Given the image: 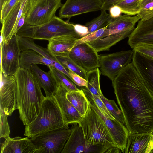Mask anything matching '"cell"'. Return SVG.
Here are the masks:
<instances>
[{"instance_id":"15","label":"cell","mask_w":153,"mask_h":153,"mask_svg":"<svg viewBox=\"0 0 153 153\" xmlns=\"http://www.w3.org/2000/svg\"><path fill=\"white\" fill-rule=\"evenodd\" d=\"M138 22L137 27L128 37V44L132 49L142 45L153 46V17Z\"/></svg>"},{"instance_id":"36","label":"cell","mask_w":153,"mask_h":153,"mask_svg":"<svg viewBox=\"0 0 153 153\" xmlns=\"http://www.w3.org/2000/svg\"><path fill=\"white\" fill-rule=\"evenodd\" d=\"M0 137L5 139L9 138L10 134L7 116L4 111L0 108Z\"/></svg>"},{"instance_id":"12","label":"cell","mask_w":153,"mask_h":153,"mask_svg":"<svg viewBox=\"0 0 153 153\" xmlns=\"http://www.w3.org/2000/svg\"><path fill=\"white\" fill-rule=\"evenodd\" d=\"M102 0H66L61 7L59 17L67 18L90 12L101 10Z\"/></svg>"},{"instance_id":"11","label":"cell","mask_w":153,"mask_h":153,"mask_svg":"<svg viewBox=\"0 0 153 153\" xmlns=\"http://www.w3.org/2000/svg\"><path fill=\"white\" fill-rule=\"evenodd\" d=\"M68 56L86 72L100 68L99 55L88 43H82L73 47Z\"/></svg>"},{"instance_id":"28","label":"cell","mask_w":153,"mask_h":153,"mask_svg":"<svg viewBox=\"0 0 153 153\" xmlns=\"http://www.w3.org/2000/svg\"><path fill=\"white\" fill-rule=\"evenodd\" d=\"M112 19L106 10H102L99 16L87 22L85 25L88 27L89 34L108 25Z\"/></svg>"},{"instance_id":"13","label":"cell","mask_w":153,"mask_h":153,"mask_svg":"<svg viewBox=\"0 0 153 153\" xmlns=\"http://www.w3.org/2000/svg\"><path fill=\"white\" fill-rule=\"evenodd\" d=\"M71 129V134L61 153L101 152V146L95 145L91 148L88 146L82 129L78 123H74Z\"/></svg>"},{"instance_id":"10","label":"cell","mask_w":153,"mask_h":153,"mask_svg":"<svg viewBox=\"0 0 153 153\" xmlns=\"http://www.w3.org/2000/svg\"><path fill=\"white\" fill-rule=\"evenodd\" d=\"M0 91V108L7 116L17 109V85L14 75L6 76L1 71Z\"/></svg>"},{"instance_id":"9","label":"cell","mask_w":153,"mask_h":153,"mask_svg":"<svg viewBox=\"0 0 153 153\" xmlns=\"http://www.w3.org/2000/svg\"><path fill=\"white\" fill-rule=\"evenodd\" d=\"M134 53L132 50L99 55L101 74L112 81L122 69L131 62Z\"/></svg>"},{"instance_id":"43","label":"cell","mask_w":153,"mask_h":153,"mask_svg":"<svg viewBox=\"0 0 153 153\" xmlns=\"http://www.w3.org/2000/svg\"><path fill=\"white\" fill-rule=\"evenodd\" d=\"M6 0H0V8L2 7L4 3L6 1Z\"/></svg>"},{"instance_id":"1","label":"cell","mask_w":153,"mask_h":153,"mask_svg":"<svg viewBox=\"0 0 153 153\" xmlns=\"http://www.w3.org/2000/svg\"><path fill=\"white\" fill-rule=\"evenodd\" d=\"M112 84L129 133H153V95L132 62Z\"/></svg>"},{"instance_id":"41","label":"cell","mask_w":153,"mask_h":153,"mask_svg":"<svg viewBox=\"0 0 153 153\" xmlns=\"http://www.w3.org/2000/svg\"><path fill=\"white\" fill-rule=\"evenodd\" d=\"M109 10L110 16L112 18L118 17L122 13L121 8L116 4L112 6Z\"/></svg>"},{"instance_id":"42","label":"cell","mask_w":153,"mask_h":153,"mask_svg":"<svg viewBox=\"0 0 153 153\" xmlns=\"http://www.w3.org/2000/svg\"><path fill=\"white\" fill-rule=\"evenodd\" d=\"M122 0H102V5L101 10H108L113 5L116 4Z\"/></svg>"},{"instance_id":"30","label":"cell","mask_w":153,"mask_h":153,"mask_svg":"<svg viewBox=\"0 0 153 153\" xmlns=\"http://www.w3.org/2000/svg\"><path fill=\"white\" fill-rule=\"evenodd\" d=\"M141 0H122L116 4L121 9L122 13L129 16L139 13Z\"/></svg>"},{"instance_id":"3","label":"cell","mask_w":153,"mask_h":153,"mask_svg":"<svg viewBox=\"0 0 153 153\" xmlns=\"http://www.w3.org/2000/svg\"><path fill=\"white\" fill-rule=\"evenodd\" d=\"M65 126H67L53 95L45 96L36 117L25 126L24 135L30 138L40 133Z\"/></svg>"},{"instance_id":"6","label":"cell","mask_w":153,"mask_h":153,"mask_svg":"<svg viewBox=\"0 0 153 153\" xmlns=\"http://www.w3.org/2000/svg\"><path fill=\"white\" fill-rule=\"evenodd\" d=\"M71 131L68 126L40 133L30 138L38 153H60Z\"/></svg>"},{"instance_id":"17","label":"cell","mask_w":153,"mask_h":153,"mask_svg":"<svg viewBox=\"0 0 153 153\" xmlns=\"http://www.w3.org/2000/svg\"><path fill=\"white\" fill-rule=\"evenodd\" d=\"M124 153H153V133H129Z\"/></svg>"},{"instance_id":"5","label":"cell","mask_w":153,"mask_h":153,"mask_svg":"<svg viewBox=\"0 0 153 153\" xmlns=\"http://www.w3.org/2000/svg\"><path fill=\"white\" fill-rule=\"evenodd\" d=\"M17 34L22 37L33 39L49 40L53 38L65 35L80 38L74 29L73 24L65 21L56 16L42 25L32 26L24 24Z\"/></svg>"},{"instance_id":"39","label":"cell","mask_w":153,"mask_h":153,"mask_svg":"<svg viewBox=\"0 0 153 153\" xmlns=\"http://www.w3.org/2000/svg\"><path fill=\"white\" fill-rule=\"evenodd\" d=\"M133 50L153 59V46L146 45H140L134 48Z\"/></svg>"},{"instance_id":"29","label":"cell","mask_w":153,"mask_h":153,"mask_svg":"<svg viewBox=\"0 0 153 153\" xmlns=\"http://www.w3.org/2000/svg\"><path fill=\"white\" fill-rule=\"evenodd\" d=\"M49 72L51 74L56 83H61L68 91H77L79 90L75 84L64 74L53 66L48 67Z\"/></svg>"},{"instance_id":"25","label":"cell","mask_w":153,"mask_h":153,"mask_svg":"<svg viewBox=\"0 0 153 153\" xmlns=\"http://www.w3.org/2000/svg\"><path fill=\"white\" fill-rule=\"evenodd\" d=\"M131 33H123L112 34L88 43L98 53L109 50L110 48L125 38L128 37Z\"/></svg>"},{"instance_id":"32","label":"cell","mask_w":153,"mask_h":153,"mask_svg":"<svg viewBox=\"0 0 153 153\" xmlns=\"http://www.w3.org/2000/svg\"><path fill=\"white\" fill-rule=\"evenodd\" d=\"M100 98L110 114L116 120L120 121L125 126V123L123 114L114 100H109L102 94Z\"/></svg>"},{"instance_id":"21","label":"cell","mask_w":153,"mask_h":153,"mask_svg":"<svg viewBox=\"0 0 153 153\" xmlns=\"http://www.w3.org/2000/svg\"><path fill=\"white\" fill-rule=\"evenodd\" d=\"M77 39L71 35L56 37L48 40L47 48L55 57H68Z\"/></svg>"},{"instance_id":"22","label":"cell","mask_w":153,"mask_h":153,"mask_svg":"<svg viewBox=\"0 0 153 153\" xmlns=\"http://www.w3.org/2000/svg\"><path fill=\"white\" fill-rule=\"evenodd\" d=\"M140 19L138 14L132 16L121 15L117 18H112L108 27L109 35L123 33L131 34L135 28L136 23Z\"/></svg>"},{"instance_id":"2","label":"cell","mask_w":153,"mask_h":153,"mask_svg":"<svg viewBox=\"0 0 153 153\" xmlns=\"http://www.w3.org/2000/svg\"><path fill=\"white\" fill-rule=\"evenodd\" d=\"M14 75L17 85V109L21 120L26 126L36 117L45 97L30 68H20Z\"/></svg>"},{"instance_id":"19","label":"cell","mask_w":153,"mask_h":153,"mask_svg":"<svg viewBox=\"0 0 153 153\" xmlns=\"http://www.w3.org/2000/svg\"><path fill=\"white\" fill-rule=\"evenodd\" d=\"M18 37L19 45L21 51L28 49H31L35 51L51 61L53 67L64 74L73 82L67 70L59 62L56 57L53 55L47 48L43 47L35 44L33 39L19 36Z\"/></svg>"},{"instance_id":"37","label":"cell","mask_w":153,"mask_h":153,"mask_svg":"<svg viewBox=\"0 0 153 153\" xmlns=\"http://www.w3.org/2000/svg\"><path fill=\"white\" fill-rule=\"evenodd\" d=\"M20 0H8L3 4L0 10V20L2 24L10 12Z\"/></svg>"},{"instance_id":"8","label":"cell","mask_w":153,"mask_h":153,"mask_svg":"<svg viewBox=\"0 0 153 153\" xmlns=\"http://www.w3.org/2000/svg\"><path fill=\"white\" fill-rule=\"evenodd\" d=\"M21 51L17 34L0 43V71L5 75H14L19 68Z\"/></svg>"},{"instance_id":"7","label":"cell","mask_w":153,"mask_h":153,"mask_svg":"<svg viewBox=\"0 0 153 153\" xmlns=\"http://www.w3.org/2000/svg\"><path fill=\"white\" fill-rule=\"evenodd\" d=\"M62 0H35L27 13L25 25H38L45 23L55 16L62 5Z\"/></svg>"},{"instance_id":"4","label":"cell","mask_w":153,"mask_h":153,"mask_svg":"<svg viewBox=\"0 0 153 153\" xmlns=\"http://www.w3.org/2000/svg\"><path fill=\"white\" fill-rule=\"evenodd\" d=\"M90 102V101H89ZM81 126L87 143L90 147L95 145L108 149L117 147L105 123L91 105L78 123Z\"/></svg>"},{"instance_id":"35","label":"cell","mask_w":153,"mask_h":153,"mask_svg":"<svg viewBox=\"0 0 153 153\" xmlns=\"http://www.w3.org/2000/svg\"><path fill=\"white\" fill-rule=\"evenodd\" d=\"M142 20L153 17V0H141L140 11L138 13Z\"/></svg>"},{"instance_id":"23","label":"cell","mask_w":153,"mask_h":153,"mask_svg":"<svg viewBox=\"0 0 153 153\" xmlns=\"http://www.w3.org/2000/svg\"><path fill=\"white\" fill-rule=\"evenodd\" d=\"M30 69L41 88L44 89L46 96H53L56 90L57 84L50 73L43 71L37 65H32Z\"/></svg>"},{"instance_id":"26","label":"cell","mask_w":153,"mask_h":153,"mask_svg":"<svg viewBox=\"0 0 153 153\" xmlns=\"http://www.w3.org/2000/svg\"><path fill=\"white\" fill-rule=\"evenodd\" d=\"M66 97L81 115L84 116L88 110L90 102L82 89L68 91Z\"/></svg>"},{"instance_id":"33","label":"cell","mask_w":153,"mask_h":153,"mask_svg":"<svg viewBox=\"0 0 153 153\" xmlns=\"http://www.w3.org/2000/svg\"><path fill=\"white\" fill-rule=\"evenodd\" d=\"M108 25L104 28L98 30L76 40L73 47L82 43L89 42L103 38L109 35V30L108 29Z\"/></svg>"},{"instance_id":"27","label":"cell","mask_w":153,"mask_h":153,"mask_svg":"<svg viewBox=\"0 0 153 153\" xmlns=\"http://www.w3.org/2000/svg\"><path fill=\"white\" fill-rule=\"evenodd\" d=\"M101 74L99 68L87 72L88 87H86L91 94L100 97L102 94L100 86Z\"/></svg>"},{"instance_id":"16","label":"cell","mask_w":153,"mask_h":153,"mask_svg":"<svg viewBox=\"0 0 153 153\" xmlns=\"http://www.w3.org/2000/svg\"><path fill=\"white\" fill-rule=\"evenodd\" d=\"M56 84L53 96L61 110L65 125L78 123L82 116L67 98L66 94L68 91L60 83Z\"/></svg>"},{"instance_id":"20","label":"cell","mask_w":153,"mask_h":153,"mask_svg":"<svg viewBox=\"0 0 153 153\" xmlns=\"http://www.w3.org/2000/svg\"><path fill=\"white\" fill-rule=\"evenodd\" d=\"M1 144V153H38L28 137H9Z\"/></svg>"},{"instance_id":"24","label":"cell","mask_w":153,"mask_h":153,"mask_svg":"<svg viewBox=\"0 0 153 153\" xmlns=\"http://www.w3.org/2000/svg\"><path fill=\"white\" fill-rule=\"evenodd\" d=\"M22 51L20 58V68H28L37 64L45 65L48 67L53 66L51 61L33 50L28 49Z\"/></svg>"},{"instance_id":"14","label":"cell","mask_w":153,"mask_h":153,"mask_svg":"<svg viewBox=\"0 0 153 153\" xmlns=\"http://www.w3.org/2000/svg\"><path fill=\"white\" fill-rule=\"evenodd\" d=\"M88 100L93 108L105 123L117 147L122 152L124 153L129 134L126 126L116 119L105 116L93 101Z\"/></svg>"},{"instance_id":"38","label":"cell","mask_w":153,"mask_h":153,"mask_svg":"<svg viewBox=\"0 0 153 153\" xmlns=\"http://www.w3.org/2000/svg\"><path fill=\"white\" fill-rule=\"evenodd\" d=\"M67 70L73 82L75 85L79 87H87V82L86 80L71 71L69 69Z\"/></svg>"},{"instance_id":"44","label":"cell","mask_w":153,"mask_h":153,"mask_svg":"<svg viewBox=\"0 0 153 153\" xmlns=\"http://www.w3.org/2000/svg\"><path fill=\"white\" fill-rule=\"evenodd\" d=\"M7 0H6V1H7Z\"/></svg>"},{"instance_id":"40","label":"cell","mask_w":153,"mask_h":153,"mask_svg":"<svg viewBox=\"0 0 153 153\" xmlns=\"http://www.w3.org/2000/svg\"><path fill=\"white\" fill-rule=\"evenodd\" d=\"M73 25L75 31L80 38L89 34L88 28L85 25L78 24H73Z\"/></svg>"},{"instance_id":"34","label":"cell","mask_w":153,"mask_h":153,"mask_svg":"<svg viewBox=\"0 0 153 153\" xmlns=\"http://www.w3.org/2000/svg\"><path fill=\"white\" fill-rule=\"evenodd\" d=\"M82 90L88 99L93 101L105 116L111 119H115L108 110L100 97L91 94L86 87H85Z\"/></svg>"},{"instance_id":"31","label":"cell","mask_w":153,"mask_h":153,"mask_svg":"<svg viewBox=\"0 0 153 153\" xmlns=\"http://www.w3.org/2000/svg\"><path fill=\"white\" fill-rule=\"evenodd\" d=\"M59 63L66 69H69L87 80V72L72 60L69 56L56 57Z\"/></svg>"},{"instance_id":"18","label":"cell","mask_w":153,"mask_h":153,"mask_svg":"<svg viewBox=\"0 0 153 153\" xmlns=\"http://www.w3.org/2000/svg\"><path fill=\"white\" fill-rule=\"evenodd\" d=\"M132 62L153 95V59L134 51Z\"/></svg>"}]
</instances>
